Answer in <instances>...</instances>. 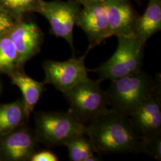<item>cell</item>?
<instances>
[{
	"label": "cell",
	"instance_id": "obj_1",
	"mask_svg": "<svg viewBox=\"0 0 161 161\" xmlns=\"http://www.w3.org/2000/svg\"><path fill=\"white\" fill-rule=\"evenodd\" d=\"M86 135L98 153H141L142 137L129 116L111 108L86 124Z\"/></svg>",
	"mask_w": 161,
	"mask_h": 161
},
{
	"label": "cell",
	"instance_id": "obj_2",
	"mask_svg": "<svg viewBox=\"0 0 161 161\" xmlns=\"http://www.w3.org/2000/svg\"><path fill=\"white\" fill-rule=\"evenodd\" d=\"M111 81L106 92L108 106L128 116L161 87L160 77L154 79L142 70Z\"/></svg>",
	"mask_w": 161,
	"mask_h": 161
},
{
	"label": "cell",
	"instance_id": "obj_3",
	"mask_svg": "<svg viewBox=\"0 0 161 161\" xmlns=\"http://www.w3.org/2000/svg\"><path fill=\"white\" fill-rule=\"evenodd\" d=\"M114 54L103 64L94 69H88L97 74L100 82L113 80L142 70L145 44L135 35L119 36Z\"/></svg>",
	"mask_w": 161,
	"mask_h": 161
},
{
	"label": "cell",
	"instance_id": "obj_4",
	"mask_svg": "<svg viewBox=\"0 0 161 161\" xmlns=\"http://www.w3.org/2000/svg\"><path fill=\"white\" fill-rule=\"evenodd\" d=\"M36 134L47 145L65 146L72 138L86 135V125L70 112H40L36 115Z\"/></svg>",
	"mask_w": 161,
	"mask_h": 161
},
{
	"label": "cell",
	"instance_id": "obj_5",
	"mask_svg": "<svg viewBox=\"0 0 161 161\" xmlns=\"http://www.w3.org/2000/svg\"><path fill=\"white\" fill-rule=\"evenodd\" d=\"M100 82L89 78L63 93L70 112L86 125L108 109L106 92Z\"/></svg>",
	"mask_w": 161,
	"mask_h": 161
},
{
	"label": "cell",
	"instance_id": "obj_6",
	"mask_svg": "<svg viewBox=\"0 0 161 161\" xmlns=\"http://www.w3.org/2000/svg\"><path fill=\"white\" fill-rule=\"evenodd\" d=\"M80 7V4L72 0H41L37 10L48 21L53 34L66 41L74 52V28Z\"/></svg>",
	"mask_w": 161,
	"mask_h": 161
},
{
	"label": "cell",
	"instance_id": "obj_7",
	"mask_svg": "<svg viewBox=\"0 0 161 161\" xmlns=\"http://www.w3.org/2000/svg\"><path fill=\"white\" fill-rule=\"evenodd\" d=\"M89 52L88 49L86 53L80 57L71 58L64 62H44V84H51L64 93L80 82L89 78L88 69L85 64V60Z\"/></svg>",
	"mask_w": 161,
	"mask_h": 161
},
{
	"label": "cell",
	"instance_id": "obj_8",
	"mask_svg": "<svg viewBox=\"0 0 161 161\" xmlns=\"http://www.w3.org/2000/svg\"><path fill=\"white\" fill-rule=\"evenodd\" d=\"M81 6L76 25L85 32L89 42L88 49L90 50L110 37L108 14L104 0Z\"/></svg>",
	"mask_w": 161,
	"mask_h": 161
},
{
	"label": "cell",
	"instance_id": "obj_9",
	"mask_svg": "<svg viewBox=\"0 0 161 161\" xmlns=\"http://www.w3.org/2000/svg\"><path fill=\"white\" fill-rule=\"evenodd\" d=\"M161 89L156 90L129 116L142 137L161 134Z\"/></svg>",
	"mask_w": 161,
	"mask_h": 161
},
{
	"label": "cell",
	"instance_id": "obj_10",
	"mask_svg": "<svg viewBox=\"0 0 161 161\" xmlns=\"http://www.w3.org/2000/svg\"><path fill=\"white\" fill-rule=\"evenodd\" d=\"M7 34L17 50L19 69L40 52L42 34L35 23L27 22L17 23Z\"/></svg>",
	"mask_w": 161,
	"mask_h": 161
},
{
	"label": "cell",
	"instance_id": "obj_11",
	"mask_svg": "<svg viewBox=\"0 0 161 161\" xmlns=\"http://www.w3.org/2000/svg\"><path fill=\"white\" fill-rule=\"evenodd\" d=\"M110 36L134 35L138 14L128 0H104Z\"/></svg>",
	"mask_w": 161,
	"mask_h": 161
},
{
	"label": "cell",
	"instance_id": "obj_12",
	"mask_svg": "<svg viewBox=\"0 0 161 161\" xmlns=\"http://www.w3.org/2000/svg\"><path fill=\"white\" fill-rule=\"evenodd\" d=\"M35 146V139L32 134L26 130H22L8 134L3 142L2 149L8 159L21 161L31 157Z\"/></svg>",
	"mask_w": 161,
	"mask_h": 161
},
{
	"label": "cell",
	"instance_id": "obj_13",
	"mask_svg": "<svg viewBox=\"0 0 161 161\" xmlns=\"http://www.w3.org/2000/svg\"><path fill=\"white\" fill-rule=\"evenodd\" d=\"M9 75L12 84L18 86L23 94L25 114L26 118H28L45 90V84L35 80L26 74L16 70Z\"/></svg>",
	"mask_w": 161,
	"mask_h": 161
},
{
	"label": "cell",
	"instance_id": "obj_14",
	"mask_svg": "<svg viewBox=\"0 0 161 161\" xmlns=\"http://www.w3.org/2000/svg\"><path fill=\"white\" fill-rule=\"evenodd\" d=\"M161 29V0H149L144 14L138 18L134 35L146 44Z\"/></svg>",
	"mask_w": 161,
	"mask_h": 161
},
{
	"label": "cell",
	"instance_id": "obj_15",
	"mask_svg": "<svg viewBox=\"0 0 161 161\" xmlns=\"http://www.w3.org/2000/svg\"><path fill=\"white\" fill-rule=\"evenodd\" d=\"M26 118L23 101L19 100L0 106V136L13 132Z\"/></svg>",
	"mask_w": 161,
	"mask_h": 161
},
{
	"label": "cell",
	"instance_id": "obj_16",
	"mask_svg": "<svg viewBox=\"0 0 161 161\" xmlns=\"http://www.w3.org/2000/svg\"><path fill=\"white\" fill-rule=\"evenodd\" d=\"M18 67V55L8 34L0 36V73L10 74Z\"/></svg>",
	"mask_w": 161,
	"mask_h": 161
},
{
	"label": "cell",
	"instance_id": "obj_17",
	"mask_svg": "<svg viewBox=\"0 0 161 161\" xmlns=\"http://www.w3.org/2000/svg\"><path fill=\"white\" fill-rule=\"evenodd\" d=\"M69 159L72 161H86L88 158L97 153L92 141L85 135H80L70 140L65 145Z\"/></svg>",
	"mask_w": 161,
	"mask_h": 161
},
{
	"label": "cell",
	"instance_id": "obj_18",
	"mask_svg": "<svg viewBox=\"0 0 161 161\" xmlns=\"http://www.w3.org/2000/svg\"><path fill=\"white\" fill-rule=\"evenodd\" d=\"M41 0H0V5L11 14L36 12Z\"/></svg>",
	"mask_w": 161,
	"mask_h": 161
},
{
	"label": "cell",
	"instance_id": "obj_19",
	"mask_svg": "<svg viewBox=\"0 0 161 161\" xmlns=\"http://www.w3.org/2000/svg\"><path fill=\"white\" fill-rule=\"evenodd\" d=\"M141 153L158 160H161V134L142 137Z\"/></svg>",
	"mask_w": 161,
	"mask_h": 161
},
{
	"label": "cell",
	"instance_id": "obj_20",
	"mask_svg": "<svg viewBox=\"0 0 161 161\" xmlns=\"http://www.w3.org/2000/svg\"><path fill=\"white\" fill-rule=\"evenodd\" d=\"M14 25L11 13L0 5V36L8 34Z\"/></svg>",
	"mask_w": 161,
	"mask_h": 161
},
{
	"label": "cell",
	"instance_id": "obj_21",
	"mask_svg": "<svg viewBox=\"0 0 161 161\" xmlns=\"http://www.w3.org/2000/svg\"><path fill=\"white\" fill-rule=\"evenodd\" d=\"M31 161H58L57 156L50 151H42L34 153L30 158Z\"/></svg>",
	"mask_w": 161,
	"mask_h": 161
},
{
	"label": "cell",
	"instance_id": "obj_22",
	"mask_svg": "<svg viewBox=\"0 0 161 161\" xmlns=\"http://www.w3.org/2000/svg\"><path fill=\"white\" fill-rule=\"evenodd\" d=\"M101 160H102V158L100 156L94 155L88 158L86 161H101Z\"/></svg>",
	"mask_w": 161,
	"mask_h": 161
},
{
	"label": "cell",
	"instance_id": "obj_23",
	"mask_svg": "<svg viewBox=\"0 0 161 161\" xmlns=\"http://www.w3.org/2000/svg\"><path fill=\"white\" fill-rule=\"evenodd\" d=\"M75 2L78 3L79 4H80V5H82L84 4H86L89 2H92V1H97V0H72Z\"/></svg>",
	"mask_w": 161,
	"mask_h": 161
}]
</instances>
